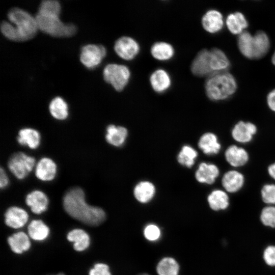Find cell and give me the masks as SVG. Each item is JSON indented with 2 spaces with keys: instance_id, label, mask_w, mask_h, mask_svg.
I'll list each match as a JSON object with an SVG mask.
<instances>
[{
  "instance_id": "6da1fadb",
  "label": "cell",
  "mask_w": 275,
  "mask_h": 275,
  "mask_svg": "<svg viewBox=\"0 0 275 275\" xmlns=\"http://www.w3.org/2000/svg\"><path fill=\"white\" fill-rule=\"evenodd\" d=\"M66 212L72 218L90 226H97L106 218L105 211L100 207L89 205L84 190L75 187L69 189L63 199Z\"/></svg>"
},
{
  "instance_id": "7a4b0ae2",
  "label": "cell",
  "mask_w": 275,
  "mask_h": 275,
  "mask_svg": "<svg viewBox=\"0 0 275 275\" xmlns=\"http://www.w3.org/2000/svg\"><path fill=\"white\" fill-rule=\"evenodd\" d=\"M61 7L57 1L47 0L41 2L35 16L38 29L56 37H69L77 31L75 25L64 23L59 18Z\"/></svg>"
},
{
  "instance_id": "3957f363",
  "label": "cell",
  "mask_w": 275,
  "mask_h": 275,
  "mask_svg": "<svg viewBox=\"0 0 275 275\" xmlns=\"http://www.w3.org/2000/svg\"><path fill=\"white\" fill-rule=\"evenodd\" d=\"M8 18L11 23L4 21L1 30L8 39L14 41H25L35 36L38 29L35 17L18 8L11 9Z\"/></svg>"
},
{
  "instance_id": "277c9868",
  "label": "cell",
  "mask_w": 275,
  "mask_h": 275,
  "mask_svg": "<svg viewBox=\"0 0 275 275\" xmlns=\"http://www.w3.org/2000/svg\"><path fill=\"white\" fill-rule=\"evenodd\" d=\"M230 61L221 49H202L198 52L190 65L192 73L198 77H207L216 73L227 71Z\"/></svg>"
},
{
  "instance_id": "5b68a950",
  "label": "cell",
  "mask_w": 275,
  "mask_h": 275,
  "mask_svg": "<svg viewBox=\"0 0 275 275\" xmlns=\"http://www.w3.org/2000/svg\"><path fill=\"white\" fill-rule=\"evenodd\" d=\"M237 87L235 77L228 71L216 73L208 76L205 83L206 94L212 101L229 98L235 93Z\"/></svg>"
},
{
  "instance_id": "8992f818",
  "label": "cell",
  "mask_w": 275,
  "mask_h": 275,
  "mask_svg": "<svg viewBox=\"0 0 275 275\" xmlns=\"http://www.w3.org/2000/svg\"><path fill=\"white\" fill-rule=\"evenodd\" d=\"M103 78L118 92L122 91L127 85L130 71L125 65L115 63L107 64L103 71Z\"/></svg>"
},
{
  "instance_id": "52a82bcc",
  "label": "cell",
  "mask_w": 275,
  "mask_h": 275,
  "mask_svg": "<svg viewBox=\"0 0 275 275\" xmlns=\"http://www.w3.org/2000/svg\"><path fill=\"white\" fill-rule=\"evenodd\" d=\"M35 159L25 153L18 152L10 157L8 166L10 171L19 179L24 178L32 170Z\"/></svg>"
},
{
  "instance_id": "ba28073f",
  "label": "cell",
  "mask_w": 275,
  "mask_h": 275,
  "mask_svg": "<svg viewBox=\"0 0 275 275\" xmlns=\"http://www.w3.org/2000/svg\"><path fill=\"white\" fill-rule=\"evenodd\" d=\"M106 54V50L103 45L88 44L82 47L80 60L87 68L92 69L98 66Z\"/></svg>"
},
{
  "instance_id": "9c48e42d",
  "label": "cell",
  "mask_w": 275,
  "mask_h": 275,
  "mask_svg": "<svg viewBox=\"0 0 275 275\" xmlns=\"http://www.w3.org/2000/svg\"><path fill=\"white\" fill-rule=\"evenodd\" d=\"M114 50L121 59L130 61L139 54L140 47L138 42L133 38L128 36H123L115 42Z\"/></svg>"
},
{
  "instance_id": "30bf717a",
  "label": "cell",
  "mask_w": 275,
  "mask_h": 275,
  "mask_svg": "<svg viewBox=\"0 0 275 275\" xmlns=\"http://www.w3.org/2000/svg\"><path fill=\"white\" fill-rule=\"evenodd\" d=\"M257 131V127L253 123L240 121L234 125L231 134L235 141L245 144L252 140Z\"/></svg>"
},
{
  "instance_id": "8fae6325",
  "label": "cell",
  "mask_w": 275,
  "mask_h": 275,
  "mask_svg": "<svg viewBox=\"0 0 275 275\" xmlns=\"http://www.w3.org/2000/svg\"><path fill=\"white\" fill-rule=\"evenodd\" d=\"M201 23L203 29L207 32L216 33L221 31L224 26L223 16L216 10H209L203 15Z\"/></svg>"
},
{
  "instance_id": "7c38bea8",
  "label": "cell",
  "mask_w": 275,
  "mask_h": 275,
  "mask_svg": "<svg viewBox=\"0 0 275 275\" xmlns=\"http://www.w3.org/2000/svg\"><path fill=\"white\" fill-rule=\"evenodd\" d=\"M219 174V169L215 164L203 162L199 164L195 173V177L200 183L212 184Z\"/></svg>"
},
{
  "instance_id": "4fadbf2b",
  "label": "cell",
  "mask_w": 275,
  "mask_h": 275,
  "mask_svg": "<svg viewBox=\"0 0 275 275\" xmlns=\"http://www.w3.org/2000/svg\"><path fill=\"white\" fill-rule=\"evenodd\" d=\"M6 224L12 228L22 227L28 222L29 215L23 209L16 206L9 208L5 214Z\"/></svg>"
},
{
  "instance_id": "5bb4252c",
  "label": "cell",
  "mask_w": 275,
  "mask_h": 275,
  "mask_svg": "<svg viewBox=\"0 0 275 275\" xmlns=\"http://www.w3.org/2000/svg\"><path fill=\"white\" fill-rule=\"evenodd\" d=\"M149 81L152 89L156 93H162L171 86V78L168 72L163 69H157L151 74Z\"/></svg>"
},
{
  "instance_id": "9a60e30c",
  "label": "cell",
  "mask_w": 275,
  "mask_h": 275,
  "mask_svg": "<svg viewBox=\"0 0 275 275\" xmlns=\"http://www.w3.org/2000/svg\"><path fill=\"white\" fill-rule=\"evenodd\" d=\"M25 203L35 214H40L47 208L48 199L42 191L35 190L27 195Z\"/></svg>"
},
{
  "instance_id": "2e32d148",
  "label": "cell",
  "mask_w": 275,
  "mask_h": 275,
  "mask_svg": "<svg viewBox=\"0 0 275 275\" xmlns=\"http://www.w3.org/2000/svg\"><path fill=\"white\" fill-rule=\"evenodd\" d=\"M244 177L239 172L230 170L223 175L222 183L225 189L229 193H234L239 191L243 186Z\"/></svg>"
},
{
  "instance_id": "e0dca14e",
  "label": "cell",
  "mask_w": 275,
  "mask_h": 275,
  "mask_svg": "<svg viewBox=\"0 0 275 275\" xmlns=\"http://www.w3.org/2000/svg\"><path fill=\"white\" fill-rule=\"evenodd\" d=\"M57 173V166L50 158L44 157L37 163L35 169L36 176L42 181L53 180Z\"/></svg>"
},
{
  "instance_id": "ac0fdd59",
  "label": "cell",
  "mask_w": 275,
  "mask_h": 275,
  "mask_svg": "<svg viewBox=\"0 0 275 275\" xmlns=\"http://www.w3.org/2000/svg\"><path fill=\"white\" fill-rule=\"evenodd\" d=\"M227 161L232 166L239 167L245 165L249 159V154L243 148L231 145L225 153Z\"/></svg>"
},
{
  "instance_id": "d6986e66",
  "label": "cell",
  "mask_w": 275,
  "mask_h": 275,
  "mask_svg": "<svg viewBox=\"0 0 275 275\" xmlns=\"http://www.w3.org/2000/svg\"><path fill=\"white\" fill-rule=\"evenodd\" d=\"M198 147L204 154L208 155L217 154L221 149L217 136L212 132H206L200 137Z\"/></svg>"
},
{
  "instance_id": "ffe728a7",
  "label": "cell",
  "mask_w": 275,
  "mask_h": 275,
  "mask_svg": "<svg viewBox=\"0 0 275 275\" xmlns=\"http://www.w3.org/2000/svg\"><path fill=\"white\" fill-rule=\"evenodd\" d=\"M270 41L268 35L263 31H259L253 35V59L263 57L268 51Z\"/></svg>"
},
{
  "instance_id": "44dd1931",
  "label": "cell",
  "mask_w": 275,
  "mask_h": 275,
  "mask_svg": "<svg viewBox=\"0 0 275 275\" xmlns=\"http://www.w3.org/2000/svg\"><path fill=\"white\" fill-rule=\"evenodd\" d=\"M226 24L231 33L239 35L248 26L249 23L243 14L237 11L228 15Z\"/></svg>"
},
{
  "instance_id": "7402d4cb",
  "label": "cell",
  "mask_w": 275,
  "mask_h": 275,
  "mask_svg": "<svg viewBox=\"0 0 275 275\" xmlns=\"http://www.w3.org/2000/svg\"><path fill=\"white\" fill-rule=\"evenodd\" d=\"M128 131L125 127L109 125L106 128L105 139L109 144L119 147L125 143Z\"/></svg>"
},
{
  "instance_id": "603a6c76",
  "label": "cell",
  "mask_w": 275,
  "mask_h": 275,
  "mask_svg": "<svg viewBox=\"0 0 275 275\" xmlns=\"http://www.w3.org/2000/svg\"><path fill=\"white\" fill-rule=\"evenodd\" d=\"M155 193V186L148 181H142L138 183L133 190L135 198L141 203L150 202L154 197Z\"/></svg>"
},
{
  "instance_id": "cb8c5ba5",
  "label": "cell",
  "mask_w": 275,
  "mask_h": 275,
  "mask_svg": "<svg viewBox=\"0 0 275 275\" xmlns=\"http://www.w3.org/2000/svg\"><path fill=\"white\" fill-rule=\"evenodd\" d=\"M40 135L39 132L33 128L21 129L18 132L17 141L22 146H27L32 149L38 147L40 143Z\"/></svg>"
},
{
  "instance_id": "d4e9b609",
  "label": "cell",
  "mask_w": 275,
  "mask_h": 275,
  "mask_svg": "<svg viewBox=\"0 0 275 275\" xmlns=\"http://www.w3.org/2000/svg\"><path fill=\"white\" fill-rule=\"evenodd\" d=\"M67 238L69 241L73 242V248L76 251H83L90 245L89 235L82 229H75L70 231L68 232Z\"/></svg>"
},
{
  "instance_id": "484cf974",
  "label": "cell",
  "mask_w": 275,
  "mask_h": 275,
  "mask_svg": "<svg viewBox=\"0 0 275 275\" xmlns=\"http://www.w3.org/2000/svg\"><path fill=\"white\" fill-rule=\"evenodd\" d=\"M152 56L158 61H165L171 59L175 53L173 46L166 42L154 43L151 47Z\"/></svg>"
},
{
  "instance_id": "4316f807",
  "label": "cell",
  "mask_w": 275,
  "mask_h": 275,
  "mask_svg": "<svg viewBox=\"0 0 275 275\" xmlns=\"http://www.w3.org/2000/svg\"><path fill=\"white\" fill-rule=\"evenodd\" d=\"M8 242L12 251L16 254H21L28 251L31 246L28 236L23 232H19L10 236Z\"/></svg>"
},
{
  "instance_id": "83f0119b",
  "label": "cell",
  "mask_w": 275,
  "mask_h": 275,
  "mask_svg": "<svg viewBox=\"0 0 275 275\" xmlns=\"http://www.w3.org/2000/svg\"><path fill=\"white\" fill-rule=\"evenodd\" d=\"M207 201L210 207L215 211L225 210L229 205L228 195L221 189L212 190L208 196Z\"/></svg>"
},
{
  "instance_id": "f1b7e54d",
  "label": "cell",
  "mask_w": 275,
  "mask_h": 275,
  "mask_svg": "<svg viewBox=\"0 0 275 275\" xmlns=\"http://www.w3.org/2000/svg\"><path fill=\"white\" fill-rule=\"evenodd\" d=\"M28 234L33 240L42 241L49 234V229L41 220H33L28 226Z\"/></svg>"
},
{
  "instance_id": "f546056e",
  "label": "cell",
  "mask_w": 275,
  "mask_h": 275,
  "mask_svg": "<svg viewBox=\"0 0 275 275\" xmlns=\"http://www.w3.org/2000/svg\"><path fill=\"white\" fill-rule=\"evenodd\" d=\"M253 35L246 31L239 34L237 38V46L240 52L250 59H253Z\"/></svg>"
},
{
  "instance_id": "4dcf8cb0",
  "label": "cell",
  "mask_w": 275,
  "mask_h": 275,
  "mask_svg": "<svg viewBox=\"0 0 275 275\" xmlns=\"http://www.w3.org/2000/svg\"><path fill=\"white\" fill-rule=\"evenodd\" d=\"M49 109L52 116L58 120H65L68 117V108L67 104L60 97H56L51 101Z\"/></svg>"
},
{
  "instance_id": "1f68e13d",
  "label": "cell",
  "mask_w": 275,
  "mask_h": 275,
  "mask_svg": "<svg viewBox=\"0 0 275 275\" xmlns=\"http://www.w3.org/2000/svg\"><path fill=\"white\" fill-rule=\"evenodd\" d=\"M179 265L175 259L164 257L158 263L156 271L158 275H178Z\"/></svg>"
},
{
  "instance_id": "d6a6232c",
  "label": "cell",
  "mask_w": 275,
  "mask_h": 275,
  "mask_svg": "<svg viewBox=\"0 0 275 275\" xmlns=\"http://www.w3.org/2000/svg\"><path fill=\"white\" fill-rule=\"evenodd\" d=\"M197 156L198 153L194 148L189 145H184L178 154L177 160L181 165L191 168Z\"/></svg>"
},
{
  "instance_id": "836d02e7",
  "label": "cell",
  "mask_w": 275,
  "mask_h": 275,
  "mask_svg": "<svg viewBox=\"0 0 275 275\" xmlns=\"http://www.w3.org/2000/svg\"><path fill=\"white\" fill-rule=\"evenodd\" d=\"M260 219L262 224L266 226L275 227V207L266 206L261 213Z\"/></svg>"
},
{
  "instance_id": "e575fe53",
  "label": "cell",
  "mask_w": 275,
  "mask_h": 275,
  "mask_svg": "<svg viewBox=\"0 0 275 275\" xmlns=\"http://www.w3.org/2000/svg\"><path fill=\"white\" fill-rule=\"evenodd\" d=\"M261 197L263 201L269 204H275V184H266L262 188Z\"/></svg>"
},
{
  "instance_id": "d590c367",
  "label": "cell",
  "mask_w": 275,
  "mask_h": 275,
  "mask_svg": "<svg viewBox=\"0 0 275 275\" xmlns=\"http://www.w3.org/2000/svg\"><path fill=\"white\" fill-rule=\"evenodd\" d=\"M144 234L147 240L155 241L159 238L160 231L157 226L151 224L146 227L144 231Z\"/></svg>"
},
{
  "instance_id": "8d00e7d4",
  "label": "cell",
  "mask_w": 275,
  "mask_h": 275,
  "mask_svg": "<svg viewBox=\"0 0 275 275\" xmlns=\"http://www.w3.org/2000/svg\"><path fill=\"white\" fill-rule=\"evenodd\" d=\"M89 275H111L108 266L104 263H97L90 269Z\"/></svg>"
},
{
  "instance_id": "74e56055",
  "label": "cell",
  "mask_w": 275,
  "mask_h": 275,
  "mask_svg": "<svg viewBox=\"0 0 275 275\" xmlns=\"http://www.w3.org/2000/svg\"><path fill=\"white\" fill-rule=\"evenodd\" d=\"M263 258L266 263L269 266H275V246H268L263 253Z\"/></svg>"
},
{
  "instance_id": "f35d334b",
  "label": "cell",
  "mask_w": 275,
  "mask_h": 275,
  "mask_svg": "<svg viewBox=\"0 0 275 275\" xmlns=\"http://www.w3.org/2000/svg\"><path fill=\"white\" fill-rule=\"evenodd\" d=\"M266 99L269 108L275 112V89L269 92Z\"/></svg>"
},
{
  "instance_id": "ab89813d",
  "label": "cell",
  "mask_w": 275,
  "mask_h": 275,
  "mask_svg": "<svg viewBox=\"0 0 275 275\" xmlns=\"http://www.w3.org/2000/svg\"><path fill=\"white\" fill-rule=\"evenodd\" d=\"M9 183V179L5 170L1 167L0 170V187L5 188Z\"/></svg>"
},
{
  "instance_id": "60d3db41",
  "label": "cell",
  "mask_w": 275,
  "mask_h": 275,
  "mask_svg": "<svg viewBox=\"0 0 275 275\" xmlns=\"http://www.w3.org/2000/svg\"><path fill=\"white\" fill-rule=\"evenodd\" d=\"M268 173L269 176L275 180V162L270 164L268 166Z\"/></svg>"
},
{
  "instance_id": "b9f144b4",
  "label": "cell",
  "mask_w": 275,
  "mask_h": 275,
  "mask_svg": "<svg viewBox=\"0 0 275 275\" xmlns=\"http://www.w3.org/2000/svg\"><path fill=\"white\" fill-rule=\"evenodd\" d=\"M271 61H272V63L275 65V51L272 56Z\"/></svg>"
},
{
  "instance_id": "7bdbcfd3",
  "label": "cell",
  "mask_w": 275,
  "mask_h": 275,
  "mask_svg": "<svg viewBox=\"0 0 275 275\" xmlns=\"http://www.w3.org/2000/svg\"><path fill=\"white\" fill-rule=\"evenodd\" d=\"M138 275H149V274L148 273H140Z\"/></svg>"
},
{
  "instance_id": "ee69618b",
  "label": "cell",
  "mask_w": 275,
  "mask_h": 275,
  "mask_svg": "<svg viewBox=\"0 0 275 275\" xmlns=\"http://www.w3.org/2000/svg\"><path fill=\"white\" fill-rule=\"evenodd\" d=\"M58 275H64V274L63 273H59V274H58Z\"/></svg>"
}]
</instances>
